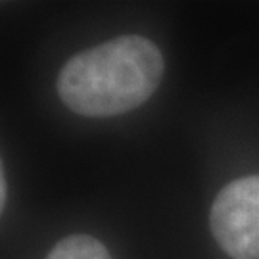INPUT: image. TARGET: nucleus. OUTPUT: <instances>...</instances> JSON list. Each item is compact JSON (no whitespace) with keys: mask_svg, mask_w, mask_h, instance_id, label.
<instances>
[{"mask_svg":"<svg viewBox=\"0 0 259 259\" xmlns=\"http://www.w3.org/2000/svg\"><path fill=\"white\" fill-rule=\"evenodd\" d=\"M163 58L144 37L125 35L73 56L58 75V94L84 117L121 115L144 104L161 83Z\"/></svg>","mask_w":259,"mask_h":259,"instance_id":"nucleus-1","label":"nucleus"},{"mask_svg":"<svg viewBox=\"0 0 259 259\" xmlns=\"http://www.w3.org/2000/svg\"><path fill=\"white\" fill-rule=\"evenodd\" d=\"M209 227L232 259H259V175L223 188L211 205Z\"/></svg>","mask_w":259,"mask_h":259,"instance_id":"nucleus-2","label":"nucleus"},{"mask_svg":"<svg viewBox=\"0 0 259 259\" xmlns=\"http://www.w3.org/2000/svg\"><path fill=\"white\" fill-rule=\"evenodd\" d=\"M47 259H111L100 240L89 234H73L56 244Z\"/></svg>","mask_w":259,"mask_h":259,"instance_id":"nucleus-3","label":"nucleus"},{"mask_svg":"<svg viewBox=\"0 0 259 259\" xmlns=\"http://www.w3.org/2000/svg\"><path fill=\"white\" fill-rule=\"evenodd\" d=\"M0 205H6V175L4 171L0 173Z\"/></svg>","mask_w":259,"mask_h":259,"instance_id":"nucleus-4","label":"nucleus"}]
</instances>
